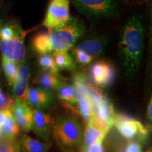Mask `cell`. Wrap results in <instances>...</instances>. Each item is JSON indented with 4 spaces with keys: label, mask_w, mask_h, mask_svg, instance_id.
I'll return each instance as SVG.
<instances>
[{
    "label": "cell",
    "mask_w": 152,
    "mask_h": 152,
    "mask_svg": "<svg viewBox=\"0 0 152 152\" xmlns=\"http://www.w3.org/2000/svg\"><path fill=\"white\" fill-rule=\"evenodd\" d=\"M146 39L143 15L134 14L125 20L120 31L118 49L125 75L132 77L141 65Z\"/></svg>",
    "instance_id": "cell-1"
},
{
    "label": "cell",
    "mask_w": 152,
    "mask_h": 152,
    "mask_svg": "<svg viewBox=\"0 0 152 152\" xmlns=\"http://www.w3.org/2000/svg\"><path fill=\"white\" fill-rule=\"evenodd\" d=\"M52 132L57 143L66 151L80 149L83 131L75 116L61 115L53 119Z\"/></svg>",
    "instance_id": "cell-2"
},
{
    "label": "cell",
    "mask_w": 152,
    "mask_h": 152,
    "mask_svg": "<svg viewBox=\"0 0 152 152\" xmlns=\"http://www.w3.org/2000/svg\"><path fill=\"white\" fill-rule=\"evenodd\" d=\"M49 31L52 52H68L84 37L87 29L80 18L71 16L65 24Z\"/></svg>",
    "instance_id": "cell-3"
},
{
    "label": "cell",
    "mask_w": 152,
    "mask_h": 152,
    "mask_svg": "<svg viewBox=\"0 0 152 152\" xmlns=\"http://www.w3.org/2000/svg\"><path fill=\"white\" fill-rule=\"evenodd\" d=\"M77 12L92 20H108L118 18L122 11L118 0H69Z\"/></svg>",
    "instance_id": "cell-4"
},
{
    "label": "cell",
    "mask_w": 152,
    "mask_h": 152,
    "mask_svg": "<svg viewBox=\"0 0 152 152\" xmlns=\"http://www.w3.org/2000/svg\"><path fill=\"white\" fill-rule=\"evenodd\" d=\"M113 126L125 140H135L142 144L149 136L151 126H144L140 121L122 113H115Z\"/></svg>",
    "instance_id": "cell-5"
},
{
    "label": "cell",
    "mask_w": 152,
    "mask_h": 152,
    "mask_svg": "<svg viewBox=\"0 0 152 152\" xmlns=\"http://www.w3.org/2000/svg\"><path fill=\"white\" fill-rule=\"evenodd\" d=\"M72 81L75 92L83 95L96 112L105 96L102 91L83 73H75L72 77Z\"/></svg>",
    "instance_id": "cell-6"
},
{
    "label": "cell",
    "mask_w": 152,
    "mask_h": 152,
    "mask_svg": "<svg viewBox=\"0 0 152 152\" xmlns=\"http://www.w3.org/2000/svg\"><path fill=\"white\" fill-rule=\"evenodd\" d=\"M69 0H50L47 6L42 26L52 30L65 24L71 18Z\"/></svg>",
    "instance_id": "cell-7"
},
{
    "label": "cell",
    "mask_w": 152,
    "mask_h": 152,
    "mask_svg": "<svg viewBox=\"0 0 152 152\" xmlns=\"http://www.w3.org/2000/svg\"><path fill=\"white\" fill-rule=\"evenodd\" d=\"M109 40L104 34H91L77 42L71 51L83 53L93 61L103 54Z\"/></svg>",
    "instance_id": "cell-8"
},
{
    "label": "cell",
    "mask_w": 152,
    "mask_h": 152,
    "mask_svg": "<svg viewBox=\"0 0 152 152\" xmlns=\"http://www.w3.org/2000/svg\"><path fill=\"white\" fill-rule=\"evenodd\" d=\"M90 77L96 86L109 87L116 79V70L109 61L99 60L91 66Z\"/></svg>",
    "instance_id": "cell-9"
},
{
    "label": "cell",
    "mask_w": 152,
    "mask_h": 152,
    "mask_svg": "<svg viewBox=\"0 0 152 152\" xmlns=\"http://www.w3.org/2000/svg\"><path fill=\"white\" fill-rule=\"evenodd\" d=\"M0 49L4 58L16 64L23 62L26 56L23 33L17 28L16 33L9 39L0 40Z\"/></svg>",
    "instance_id": "cell-10"
},
{
    "label": "cell",
    "mask_w": 152,
    "mask_h": 152,
    "mask_svg": "<svg viewBox=\"0 0 152 152\" xmlns=\"http://www.w3.org/2000/svg\"><path fill=\"white\" fill-rule=\"evenodd\" d=\"M109 131L99 124L94 117L92 118L85 124L80 151L85 152L90 145L100 140H104Z\"/></svg>",
    "instance_id": "cell-11"
},
{
    "label": "cell",
    "mask_w": 152,
    "mask_h": 152,
    "mask_svg": "<svg viewBox=\"0 0 152 152\" xmlns=\"http://www.w3.org/2000/svg\"><path fill=\"white\" fill-rule=\"evenodd\" d=\"M10 111L18 128L24 132H29L33 124V109L26 102L15 100Z\"/></svg>",
    "instance_id": "cell-12"
},
{
    "label": "cell",
    "mask_w": 152,
    "mask_h": 152,
    "mask_svg": "<svg viewBox=\"0 0 152 152\" xmlns=\"http://www.w3.org/2000/svg\"><path fill=\"white\" fill-rule=\"evenodd\" d=\"M33 118L31 130L44 141L49 142L52 130L53 119L48 113L37 109H33Z\"/></svg>",
    "instance_id": "cell-13"
},
{
    "label": "cell",
    "mask_w": 152,
    "mask_h": 152,
    "mask_svg": "<svg viewBox=\"0 0 152 152\" xmlns=\"http://www.w3.org/2000/svg\"><path fill=\"white\" fill-rule=\"evenodd\" d=\"M54 102V96L52 92L40 87H30L28 89L27 104L33 109L45 110L50 107Z\"/></svg>",
    "instance_id": "cell-14"
},
{
    "label": "cell",
    "mask_w": 152,
    "mask_h": 152,
    "mask_svg": "<svg viewBox=\"0 0 152 152\" xmlns=\"http://www.w3.org/2000/svg\"><path fill=\"white\" fill-rule=\"evenodd\" d=\"M29 78V67H28L27 64L23 62L18 68L16 80H15L14 84L15 100H19L27 103Z\"/></svg>",
    "instance_id": "cell-15"
},
{
    "label": "cell",
    "mask_w": 152,
    "mask_h": 152,
    "mask_svg": "<svg viewBox=\"0 0 152 152\" xmlns=\"http://www.w3.org/2000/svg\"><path fill=\"white\" fill-rule=\"evenodd\" d=\"M115 112L113 104L106 96L102 100V104L95 112L94 118L104 128L111 130L113 126Z\"/></svg>",
    "instance_id": "cell-16"
},
{
    "label": "cell",
    "mask_w": 152,
    "mask_h": 152,
    "mask_svg": "<svg viewBox=\"0 0 152 152\" xmlns=\"http://www.w3.org/2000/svg\"><path fill=\"white\" fill-rule=\"evenodd\" d=\"M35 83L39 87L47 91H56L64 83V80L58 73L42 71L37 76Z\"/></svg>",
    "instance_id": "cell-17"
},
{
    "label": "cell",
    "mask_w": 152,
    "mask_h": 152,
    "mask_svg": "<svg viewBox=\"0 0 152 152\" xmlns=\"http://www.w3.org/2000/svg\"><path fill=\"white\" fill-rule=\"evenodd\" d=\"M5 114V121L0 125V140H16L20 132L10 110L3 111Z\"/></svg>",
    "instance_id": "cell-18"
},
{
    "label": "cell",
    "mask_w": 152,
    "mask_h": 152,
    "mask_svg": "<svg viewBox=\"0 0 152 152\" xmlns=\"http://www.w3.org/2000/svg\"><path fill=\"white\" fill-rule=\"evenodd\" d=\"M21 152H48L51 147L50 142H42L31 137L23 135L18 141Z\"/></svg>",
    "instance_id": "cell-19"
},
{
    "label": "cell",
    "mask_w": 152,
    "mask_h": 152,
    "mask_svg": "<svg viewBox=\"0 0 152 152\" xmlns=\"http://www.w3.org/2000/svg\"><path fill=\"white\" fill-rule=\"evenodd\" d=\"M31 45L33 50L39 55L52 52L50 42V31L47 30L36 34L32 39Z\"/></svg>",
    "instance_id": "cell-20"
},
{
    "label": "cell",
    "mask_w": 152,
    "mask_h": 152,
    "mask_svg": "<svg viewBox=\"0 0 152 152\" xmlns=\"http://www.w3.org/2000/svg\"><path fill=\"white\" fill-rule=\"evenodd\" d=\"M52 55L55 64L59 71H74L76 68L75 61L68 52H54Z\"/></svg>",
    "instance_id": "cell-21"
},
{
    "label": "cell",
    "mask_w": 152,
    "mask_h": 152,
    "mask_svg": "<svg viewBox=\"0 0 152 152\" xmlns=\"http://www.w3.org/2000/svg\"><path fill=\"white\" fill-rule=\"evenodd\" d=\"M75 94L76 100H77V114H79L80 116L83 118L85 123H87L94 116L95 112L92 109L88 101L83 95L75 92Z\"/></svg>",
    "instance_id": "cell-22"
},
{
    "label": "cell",
    "mask_w": 152,
    "mask_h": 152,
    "mask_svg": "<svg viewBox=\"0 0 152 152\" xmlns=\"http://www.w3.org/2000/svg\"><path fill=\"white\" fill-rule=\"evenodd\" d=\"M58 98L64 104L77 106V100L75 98V89L73 85H68L64 82L56 90Z\"/></svg>",
    "instance_id": "cell-23"
},
{
    "label": "cell",
    "mask_w": 152,
    "mask_h": 152,
    "mask_svg": "<svg viewBox=\"0 0 152 152\" xmlns=\"http://www.w3.org/2000/svg\"><path fill=\"white\" fill-rule=\"evenodd\" d=\"M38 64L42 71L51 72L54 73H58L60 71L55 64L53 55L50 53L39 55L38 58Z\"/></svg>",
    "instance_id": "cell-24"
},
{
    "label": "cell",
    "mask_w": 152,
    "mask_h": 152,
    "mask_svg": "<svg viewBox=\"0 0 152 152\" xmlns=\"http://www.w3.org/2000/svg\"><path fill=\"white\" fill-rule=\"evenodd\" d=\"M2 66L6 77L9 82V84L10 85H14V82L16 78L17 73H18V65H17L16 63L7 59L3 57Z\"/></svg>",
    "instance_id": "cell-25"
},
{
    "label": "cell",
    "mask_w": 152,
    "mask_h": 152,
    "mask_svg": "<svg viewBox=\"0 0 152 152\" xmlns=\"http://www.w3.org/2000/svg\"><path fill=\"white\" fill-rule=\"evenodd\" d=\"M108 149L109 152H126L128 140L113 134L108 140Z\"/></svg>",
    "instance_id": "cell-26"
},
{
    "label": "cell",
    "mask_w": 152,
    "mask_h": 152,
    "mask_svg": "<svg viewBox=\"0 0 152 152\" xmlns=\"http://www.w3.org/2000/svg\"><path fill=\"white\" fill-rule=\"evenodd\" d=\"M0 152H21L16 140H0Z\"/></svg>",
    "instance_id": "cell-27"
},
{
    "label": "cell",
    "mask_w": 152,
    "mask_h": 152,
    "mask_svg": "<svg viewBox=\"0 0 152 152\" xmlns=\"http://www.w3.org/2000/svg\"><path fill=\"white\" fill-rule=\"evenodd\" d=\"M15 100L8 96L0 90V111L10 110L11 106L14 103Z\"/></svg>",
    "instance_id": "cell-28"
},
{
    "label": "cell",
    "mask_w": 152,
    "mask_h": 152,
    "mask_svg": "<svg viewBox=\"0 0 152 152\" xmlns=\"http://www.w3.org/2000/svg\"><path fill=\"white\" fill-rule=\"evenodd\" d=\"M18 28H15L13 26H4L0 30V38L1 39H9L15 35Z\"/></svg>",
    "instance_id": "cell-29"
},
{
    "label": "cell",
    "mask_w": 152,
    "mask_h": 152,
    "mask_svg": "<svg viewBox=\"0 0 152 152\" xmlns=\"http://www.w3.org/2000/svg\"><path fill=\"white\" fill-rule=\"evenodd\" d=\"M126 152H142V144L135 140H129L127 142Z\"/></svg>",
    "instance_id": "cell-30"
},
{
    "label": "cell",
    "mask_w": 152,
    "mask_h": 152,
    "mask_svg": "<svg viewBox=\"0 0 152 152\" xmlns=\"http://www.w3.org/2000/svg\"><path fill=\"white\" fill-rule=\"evenodd\" d=\"M104 140H100L87 148L85 152H105L103 146Z\"/></svg>",
    "instance_id": "cell-31"
},
{
    "label": "cell",
    "mask_w": 152,
    "mask_h": 152,
    "mask_svg": "<svg viewBox=\"0 0 152 152\" xmlns=\"http://www.w3.org/2000/svg\"><path fill=\"white\" fill-rule=\"evenodd\" d=\"M152 100L151 97L150 98L149 103H148L147 106V118L150 121V123H151L152 120Z\"/></svg>",
    "instance_id": "cell-32"
},
{
    "label": "cell",
    "mask_w": 152,
    "mask_h": 152,
    "mask_svg": "<svg viewBox=\"0 0 152 152\" xmlns=\"http://www.w3.org/2000/svg\"><path fill=\"white\" fill-rule=\"evenodd\" d=\"M130 2H133L134 4H141L147 3L149 2L150 0H130Z\"/></svg>",
    "instance_id": "cell-33"
},
{
    "label": "cell",
    "mask_w": 152,
    "mask_h": 152,
    "mask_svg": "<svg viewBox=\"0 0 152 152\" xmlns=\"http://www.w3.org/2000/svg\"><path fill=\"white\" fill-rule=\"evenodd\" d=\"M118 1H122V2H125V3H130V0H118Z\"/></svg>",
    "instance_id": "cell-34"
},
{
    "label": "cell",
    "mask_w": 152,
    "mask_h": 152,
    "mask_svg": "<svg viewBox=\"0 0 152 152\" xmlns=\"http://www.w3.org/2000/svg\"><path fill=\"white\" fill-rule=\"evenodd\" d=\"M146 152H151V149H148L147 151Z\"/></svg>",
    "instance_id": "cell-35"
},
{
    "label": "cell",
    "mask_w": 152,
    "mask_h": 152,
    "mask_svg": "<svg viewBox=\"0 0 152 152\" xmlns=\"http://www.w3.org/2000/svg\"><path fill=\"white\" fill-rule=\"evenodd\" d=\"M66 152H72V151H66Z\"/></svg>",
    "instance_id": "cell-36"
}]
</instances>
